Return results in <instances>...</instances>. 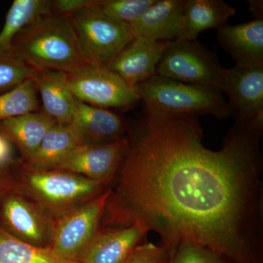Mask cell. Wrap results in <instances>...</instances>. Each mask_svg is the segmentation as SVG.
Returning <instances> with one entry per match:
<instances>
[{"instance_id":"6da1fadb","label":"cell","mask_w":263,"mask_h":263,"mask_svg":"<svg viewBox=\"0 0 263 263\" xmlns=\"http://www.w3.org/2000/svg\"><path fill=\"white\" fill-rule=\"evenodd\" d=\"M262 132L235 122L213 151L202 143L199 117L143 110L127 136L100 228L141 221L160 235L170 257L186 241L236 263H258Z\"/></svg>"},{"instance_id":"7a4b0ae2","label":"cell","mask_w":263,"mask_h":263,"mask_svg":"<svg viewBox=\"0 0 263 263\" xmlns=\"http://www.w3.org/2000/svg\"><path fill=\"white\" fill-rule=\"evenodd\" d=\"M6 57L36 70L70 73L90 64L67 18L49 14L33 20L15 36Z\"/></svg>"},{"instance_id":"3957f363","label":"cell","mask_w":263,"mask_h":263,"mask_svg":"<svg viewBox=\"0 0 263 263\" xmlns=\"http://www.w3.org/2000/svg\"><path fill=\"white\" fill-rule=\"evenodd\" d=\"M10 181L12 187L56 221L110 187L68 171L29 168L21 160L10 167Z\"/></svg>"},{"instance_id":"277c9868","label":"cell","mask_w":263,"mask_h":263,"mask_svg":"<svg viewBox=\"0 0 263 263\" xmlns=\"http://www.w3.org/2000/svg\"><path fill=\"white\" fill-rule=\"evenodd\" d=\"M144 104V110L164 116L219 119L231 116L230 107L218 90L172 80L158 75L133 87Z\"/></svg>"},{"instance_id":"5b68a950","label":"cell","mask_w":263,"mask_h":263,"mask_svg":"<svg viewBox=\"0 0 263 263\" xmlns=\"http://www.w3.org/2000/svg\"><path fill=\"white\" fill-rule=\"evenodd\" d=\"M69 21L91 65L106 67L133 38L127 25L107 16L94 0Z\"/></svg>"},{"instance_id":"8992f818","label":"cell","mask_w":263,"mask_h":263,"mask_svg":"<svg viewBox=\"0 0 263 263\" xmlns=\"http://www.w3.org/2000/svg\"><path fill=\"white\" fill-rule=\"evenodd\" d=\"M224 70L215 53L200 43L176 39L169 43L157 67V75L222 92Z\"/></svg>"},{"instance_id":"52a82bcc","label":"cell","mask_w":263,"mask_h":263,"mask_svg":"<svg viewBox=\"0 0 263 263\" xmlns=\"http://www.w3.org/2000/svg\"><path fill=\"white\" fill-rule=\"evenodd\" d=\"M110 191L108 187L91 201L57 219L50 249L59 257L80 263L100 230Z\"/></svg>"},{"instance_id":"ba28073f","label":"cell","mask_w":263,"mask_h":263,"mask_svg":"<svg viewBox=\"0 0 263 263\" xmlns=\"http://www.w3.org/2000/svg\"><path fill=\"white\" fill-rule=\"evenodd\" d=\"M67 81L77 100L92 106L126 110L141 102L133 88L106 67L86 66L67 73Z\"/></svg>"},{"instance_id":"9c48e42d","label":"cell","mask_w":263,"mask_h":263,"mask_svg":"<svg viewBox=\"0 0 263 263\" xmlns=\"http://www.w3.org/2000/svg\"><path fill=\"white\" fill-rule=\"evenodd\" d=\"M56 220L13 187L0 206V228L21 241L50 248Z\"/></svg>"},{"instance_id":"30bf717a","label":"cell","mask_w":263,"mask_h":263,"mask_svg":"<svg viewBox=\"0 0 263 263\" xmlns=\"http://www.w3.org/2000/svg\"><path fill=\"white\" fill-rule=\"evenodd\" d=\"M127 137L99 144L78 145L56 169L110 186L128 149Z\"/></svg>"},{"instance_id":"8fae6325","label":"cell","mask_w":263,"mask_h":263,"mask_svg":"<svg viewBox=\"0 0 263 263\" xmlns=\"http://www.w3.org/2000/svg\"><path fill=\"white\" fill-rule=\"evenodd\" d=\"M222 92L228 95L235 122H250L263 111V66L235 65L224 69Z\"/></svg>"},{"instance_id":"7c38bea8","label":"cell","mask_w":263,"mask_h":263,"mask_svg":"<svg viewBox=\"0 0 263 263\" xmlns=\"http://www.w3.org/2000/svg\"><path fill=\"white\" fill-rule=\"evenodd\" d=\"M170 42L133 37L106 68L134 87L157 75V67Z\"/></svg>"},{"instance_id":"4fadbf2b","label":"cell","mask_w":263,"mask_h":263,"mask_svg":"<svg viewBox=\"0 0 263 263\" xmlns=\"http://www.w3.org/2000/svg\"><path fill=\"white\" fill-rule=\"evenodd\" d=\"M69 127L79 145L117 141L124 138L127 129L119 116L108 109L92 106L76 98Z\"/></svg>"},{"instance_id":"5bb4252c","label":"cell","mask_w":263,"mask_h":263,"mask_svg":"<svg viewBox=\"0 0 263 263\" xmlns=\"http://www.w3.org/2000/svg\"><path fill=\"white\" fill-rule=\"evenodd\" d=\"M149 230L141 221L127 227L100 228L80 263H124Z\"/></svg>"},{"instance_id":"9a60e30c","label":"cell","mask_w":263,"mask_h":263,"mask_svg":"<svg viewBox=\"0 0 263 263\" xmlns=\"http://www.w3.org/2000/svg\"><path fill=\"white\" fill-rule=\"evenodd\" d=\"M185 0H157L136 22L129 24L133 37L171 42L182 29Z\"/></svg>"},{"instance_id":"2e32d148","label":"cell","mask_w":263,"mask_h":263,"mask_svg":"<svg viewBox=\"0 0 263 263\" xmlns=\"http://www.w3.org/2000/svg\"><path fill=\"white\" fill-rule=\"evenodd\" d=\"M218 42L239 66H263V19L226 24L217 30Z\"/></svg>"},{"instance_id":"e0dca14e","label":"cell","mask_w":263,"mask_h":263,"mask_svg":"<svg viewBox=\"0 0 263 263\" xmlns=\"http://www.w3.org/2000/svg\"><path fill=\"white\" fill-rule=\"evenodd\" d=\"M57 123L44 111L32 112L0 122V134L18 148L20 160H28Z\"/></svg>"},{"instance_id":"ac0fdd59","label":"cell","mask_w":263,"mask_h":263,"mask_svg":"<svg viewBox=\"0 0 263 263\" xmlns=\"http://www.w3.org/2000/svg\"><path fill=\"white\" fill-rule=\"evenodd\" d=\"M33 79L41 95L43 111L57 124L69 125L76 98L67 84V73L60 71L37 70Z\"/></svg>"},{"instance_id":"d6986e66","label":"cell","mask_w":263,"mask_h":263,"mask_svg":"<svg viewBox=\"0 0 263 263\" xmlns=\"http://www.w3.org/2000/svg\"><path fill=\"white\" fill-rule=\"evenodd\" d=\"M236 8L221 0H185L182 29L179 39L195 41L200 32L226 26Z\"/></svg>"},{"instance_id":"ffe728a7","label":"cell","mask_w":263,"mask_h":263,"mask_svg":"<svg viewBox=\"0 0 263 263\" xmlns=\"http://www.w3.org/2000/svg\"><path fill=\"white\" fill-rule=\"evenodd\" d=\"M78 145L69 125L56 124L45 136L34 155L22 162L29 168L54 170Z\"/></svg>"},{"instance_id":"44dd1931","label":"cell","mask_w":263,"mask_h":263,"mask_svg":"<svg viewBox=\"0 0 263 263\" xmlns=\"http://www.w3.org/2000/svg\"><path fill=\"white\" fill-rule=\"evenodd\" d=\"M51 1L48 0H15L5 17L0 31V57H6L12 42L30 22L41 15L49 14Z\"/></svg>"},{"instance_id":"7402d4cb","label":"cell","mask_w":263,"mask_h":263,"mask_svg":"<svg viewBox=\"0 0 263 263\" xmlns=\"http://www.w3.org/2000/svg\"><path fill=\"white\" fill-rule=\"evenodd\" d=\"M0 263H79L59 257L50 248L21 241L0 228Z\"/></svg>"},{"instance_id":"603a6c76","label":"cell","mask_w":263,"mask_h":263,"mask_svg":"<svg viewBox=\"0 0 263 263\" xmlns=\"http://www.w3.org/2000/svg\"><path fill=\"white\" fill-rule=\"evenodd\" d=\"M37 89L34 79H27L10 91L0 95V122L39 111Z\"/></svg>"},{"instance_id":"cb8c5ba5","label":"cell","mask_w":263,"mask_h":263,"mask_svg":"<svg viewBox=\"0 0 263 263\" xmlns=\"http://www.w3.org/2000/svg\"><path fill=\"white\" fill-rule=\"evenodd\" d=\"M157 0H94L107 16L129 26L140 18Z\"/></svg>"},{"instance_id":"d4e9b609","label":"cell","mask_w":263,"mask_h":263,"mask_svg":"<svg viewBox=\"0 0 263 263\" xmlns=\"http://www.w3.org/2000/svg\"><path fill=\"white\" fill-rule=\"evenodd\" d=\"M37 70L8 57H0V95L32 79Z\"/></svg>"},{"instance_id":"484cf974","label":"cell","mask_w":263,"mask_h":263,"mask_svg":"<svg viewBox=\"0 0 263 263\" xmlns=\"http://www.w3.org/2000/svg\"><path fill=\"white\" fill-rule=\"evenodd\" d=\"M171 259V263H230L210 249L186 241L178 245Z\"/></svg>"},{"instance_id":"4316f807","label":"cell","mask_w":263,"mask_h":263,"mask_svg":"<svg viewBox=\"0 0 263 263\" xmlns=\"http://www.w3.org/2000/svg\"><path fill=\"white\" fill-rule=\"evenodd\" d=\"M167 256L162 246L144 243L137 246L124 263H165Z\"/></svg>"},{"instance_id":"83f0119b","label":"cell","mask_w":263,"mask_h":263,"mask_svg":"<svg viewBox=\"0 0 263 263\" xmlns=\"http://www.w3.org/2000/svg\"><path fill=\"white\" fill-rule=\"evenodd\" d=\"M92 0H55L51 1L52 14L69 19L77 12L91 4Z\"/></svg>"},{"instance_id":"f1b7e54d","label":"cell","mask_w":263,"mask_h":263,"mask_svg":"<svg viewBox=\"0 0 263 263\" xmlns=\"http://www.w3.org/2000/svg\"><path fill=\"white\" fill-rule=\"evenodd\" d=\"M16 160L11 143L0 134V169L10 168Z\"/></svg>"},{"instance_id":"f546056e","label":"cell","mask_w":263,"mask_h":263,"mask_svg":"<svg viewBox=\"0 0 263 263\" xmlns=\"http://www.w3.org/2000/svg\"><path fill=\"white\" fill-rule=\"evenodd\" d=\"M10 167L8 169H0V206L5 194L11 187L10 181Z\"/></svg>"},{"instance_id":"4dcf8cb0","label":"cell","mask_w":263,"mask_h":263,"mask_svg":"<svg viewBox=\"0 0 263 263\" xmlns=\"http://www.w3.org/2000/svg\"><path fill=\"white\" fill-rule=\"evenodd\" d=\"M249 10L254 19H263V2L262 0H249L247 1Z\"/></svg>"}]
</instances>
